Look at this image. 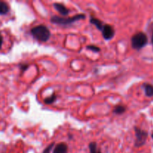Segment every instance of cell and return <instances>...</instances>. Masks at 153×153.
Returning a JSON list of instances; mask_svg holds the SVG:
<instances>
[{
	"instance_id": "obj_9",
	"label": "cell",
	"mask_w": 153,
	"mask_h": 153,
	"mask_svg": "<svg viewBox=\"0 0 153 153\" xmlns=\"http://www.w3.org/2000/svg\"><path fill=\"white\" fill-rule=\"evenodd\" d=\"M143 88L144 89L145 94L148 97H153V85L148 83H144L143 85Z\"/></svg>"
},
{
	"instance_id": "obj_1",
	"label": "cell",
	"mask_w": 153,
	"mask_h": 153,
	"mask_svg": "<svg viewBox=\"0 0 153 153\" xmlns=\"http://www.w3.org/2000/svg\"><path fill=\"white\" fill-rule=\"evenodd\" d=\"M31 34L36 40L41 42H46L50 38L51 32L49 28L44 25L34 26L31 29Z\"/></svg>"
},
{
	"instance_id": "obj_8",
	"label": "cell",
	"mask_w": 153,
	"mask_h": 153,
	"mask_svg": "<svg viewBox=\"0 0 153 153\" xmlns=\"http://www.w3.org/2000/svg\"><path fill=\"white\" fill-rule=\"evenodd\" d=\"M90 22H91V24H93L94 25H95L97 27V29L100 30V31H102V28L104 27V24L102 22L100 19H97V18L94 17V16H91V19H90Z\"/></svg>"
},
{
	"instance_id": "obj_13",
	"label": "cell",
	"mask_w": 153,
	"mask_h": 153,
	"mask_svg": "<svg viewBox=\"0 0 153 153\" xmlns=\"http://www.w3.org/2000/svg\"><path fill=\"white\" fill-rule=\"evenodd\" d=\"M90 153H101L100 150L97 149V145L96 142H91L89 144Z\"/></svg>"
},
{
	"instance_id": "obj_11",
	"label": "cell",
	"mask_w": 153,
	"mask_h": 153,
	"mask_svg": "<svg viewBox=\"0 0 153 153\" xmlns=\"http://www.w3.org/2000/svg\"><path fill=\"white\" fill-rule=\"evenodd\" d=\"M126 111V108L125 106L119 105L115 106L114 108L113 109V113L115 114H123V113H125Z\"/></svg>"
},
{
	"instance_id": "obj_12",
	"label": "cell",
	"mask_w": 153,
	"mask_h": 153,
	"mask_svg": "<svg viewBox=\"0 0 153 153\" xmlns=\"http://www.w3.org/2000/svg\"><path fill=\"white\" fill-rule=\"evenodd\" d=\"M57 100V96L55 94H52L49 97H47L44 100V103L46 105H51L55 102Z\"/></svg>"
},
{
	"instance_id": "obj_5",
	"label": "cell",
	"mask_w": 153,
	"mask_h": 153,
	"mask_svg": "<svg viewBox=\"0 0 153 153\" xmlns=\"http://www.w3.org/2000/svg\"><path fill=\"white\" fill-rule=\"evenodd\" d=\"M114 28L111 25H108V24H105L104 25V27L102 28V37L105 40H111L114 37Z\"/></svg>"
},
{
	"instance_id": "obj_2",
	"label": "cell",
	"mask_w": 153,
	"mask_h": 153,
	"mask_svg": "<svg viewBox=\"0 0 153 153\" xmlns=\"http://www.w3.org/2000/svg\"><path fill=\"white\" fill-rule=\"evenodd\" d=\"M86 16L84 13H79L75 16H72V17H61L58 16H53L51 18L50 21L52 23L57 24V25H68L70 24H73V22H77L79 20H82V19H85Z\"/></svg>"
},
{
	"instance_id": "obj_14",
	"label": "cell",
	"mask_w": 153,
	"mask_h": 153,
	"mask_svg": "<svg viewBox=\"0 0 153 153\" xmlns=\"http://www.w3.org/2000/svg\"><path fill=\"white\" fill-rule=\"evenodd\" d=\"M87 49H89V50L92 51L94 52H100V48H99L98 46H94V45H89V46H87Z\"/></svg>"
},
{
	"instance_id": "obj_17",
	"label": "cell",
	"mask_w": 153,
	"mask_h": 153,
	"mask_svg": "<svg viewBox=\"0 0 153 153\" xmlns=\"http://www.w3.org/2000/svg\"><path fill=\"white\" fill-rule=\"evenodd\" d=\"M2 43H3V37L1 35V34H0V48H1V46H2Z\"/></svg>"
},
{
	"instance_id": "obj_15",
	"label": "cell",
	"mask_w": 153,
	"mask_h": 153,
	"mask_svg": "<svg viewBox=\"0 0 153 153\" xmlns=\"http://www.w3.org/2000/svg\"><path fill=\"white\" fill-rule=\"evenodd\" d=\"M54 146H55V143H50V144H49V146H48L47 147L44 149V150H43V153H50L51 151H52V149H53Z\"/></svg>"
},
{
	"instance_id": "obj_18",
	"label": "cell",
	"mask_w": 153,
	"mask_h": 153,
	"mask_svg": "<svg viewBox=\"0 0 153 153\" xmlns=\"http://www.w3.org/2000/svg\"><path fill=\"white\" fill-rule=\"evenodd\" d=\"M151 42H152V44L153 46V29H152V37H151Z\"/></svg>"
},
{
	"instance_id": "obj_19",
	"label": "cell",
	"mask_w": 153,
	"mask_h": 153,
	"mask_svg": "<svg viewBox=\"0 0 153 153\" xmlns=\"http://www.w3.org/2000/svg\"><path fill=\"white\" fill-rule=\"evenodd\" d=\"M152 139H153V133L152 134Z\"/></svg>"
},
{
	"instance_id": "obj_10",
	"label": "cell",
	"mask_w": 153,
	"mask_h": 153,
	"mask_svg": "<svg viewBox=\"0 0 153 153\" xmlns=\"http://www.w3.org/2000/svg\"><path fill=\"white\" fill-rule=\"evenodd\" d=\"M10 10L8 4L6 2L2 1H0V15L7 14Z\"/></svg>"
},
{
	"instance_id": "obj_3",
	"label": "cell",
	"mask_w": 153,
	"mask_h": 153,
	"mask_svg": "<svg viewBox=\"0 0 153 153\" xmlns=\"http://www.w3.org/2000/svg\"><path fill=\"white\" fill-rule=\"evenodd\" d=\"M131 47L136 50H140L148 43V37L144 32H137L131 37Z\"/></svg>"
},
{
	"instance_id": "obj_6",
	"label": "cell",
	"mask_w": 153,
	"mask_h": 153,
	"mask_svg": "<svg viewBox=\"0 0 153 153\" xmlns=\"http://www.w3.org/2000/svg\"><path fill=\"white\" fill-rule=\"evenodd\" d=\"M53 7H55L57 11L59 12L63 16H67L70 13V10L66 6H64L63 4H61V3H54Z\"/></svg>"
},
{
	"instance_id": "obj_4",
	"label": "cell",
	"mask_w": 153,
	"mask_h": 153,
	"mask_svg": "<svg viewBox=\"0 0 153 153\" xmlns=\"http://www.w3.org/2000/svg\"><path fill=\"white\" fill-rule=\"evenodd\" d=\"M134 133H135V142H134V146L135 147H140L143 146L146 143L148 137L147 131L138 128L134 127Z\"/></svg>"
},
{
	"instance_id": "obj_7",
	"label": "cell",
	"mask_w": 153,
	"mask_h": 153,
	"mask_svg": "<svg viewBox=\"0 0 153 153\" xmlns=\"http://www.w3.org/2000/svg\"><path fill=\"white\" fill-rule=\"evenodd\" d=\"M68 146L65 143H60L54 148L53 153H67Z\"/></svg>"
},
{
	"instance_id": "obj_16",
	"label": "cell",
	"mask_w": 153,
	"mask_h": 153,
	"mask_svg": "<svg viewBox=\"0 0 153 153\" xmlns=\"http://www.w3.org/2000/svg\"><path fill=\"white\" fill-rule=\"evenodd\" d=\"M19 67H20L21 70H22V72H24V71H25V70H26L28 67H29V65H28V64H20V65H19Z\"/></svg>"
}]
</instances>
